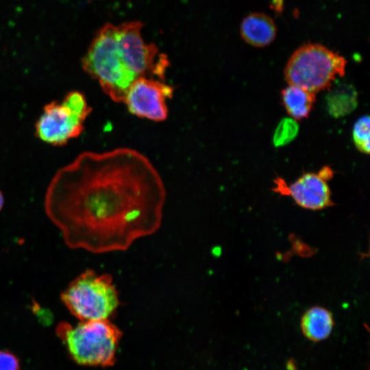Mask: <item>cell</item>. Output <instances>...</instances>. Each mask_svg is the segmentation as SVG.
Returning a JSON list of instances; mask_svg holds the SVG:
<instances>
[{"mask_svg": "<svg viewBox=\"0 0 370 370\" xmlns=\"http://www.w3.org/2000/svg\"><path fill=\"white\" fill-rule=\"evenodd\" d=\"M56 332L77 363L102 367L114 363L121 333L108 320L82 321L74 326L61 323Z\"/></svg>", "mask_w": 370, "mask_h": 370, "instance_id": "3", "label": "cell"}, {"mask_svg": "<svg viewBox=\"0 0 370 370\" xmlns=\"http://www.w3.org/2000/svg\"><path fill=\"white\" fill-rule=\"evenodd\" d=\"M334 325L331 312L320 306L309 308L303 315L301 321V330L308 339L319 341L330 334Z\"/></svg>", "mask_w": 370, "mask_h": 370, "instance_id": "10", "label": "cell"}, {"mask_svg": "<svg viewBox=\"0 0 370 370\" xmlns=\"http://www.w3.org/2000/svg\"><path fill=\"white\" fill-rule=\"evenodd\" d=\"M173 86L155 78L141 77L130 86L124 103L133 115L160 122L168 116L166 101L172 98Z\"/></svg>", "mask_w": 370, "mask_h": 370, "instance_id": "7", "label": "cell"}, {"mask_svg": "<svg viewBox=\"0 0 370 370\" xmlns=\"http://www.w3.org/2000/svg\"><path fill=\"white\" fill-rule=\"evenodd\" d=\"M344 57L319 43L308 42L295 50L284 71L289 85L317 92L329 90L338 77L345 73Z\"/></svg>", "mask_w": 370, "mask_h": 370, "instance_id": "4", "label": "cell"}, {"mask_svg": "<svg viewBox=\"0 0 370 370\" xmlns=\"http://www.w3.org/2000/svg\"><path fill=\"white\" fill-rule=\"evenodd\" d=\"M166 199L150 160L126 147L86 151L59 169L45 197L48 218L73 249H127L160 228Z\"/></svg>", "mask_w": 370, "mask_h": 370, "instance_id": "1", "label": "cell"}, {"mask_svg": "<svg viewBox=\"0 0 370 370\" xmlns=\"http://www.w3.org/2000/svg\"><path fill=\"white\" fill-rule=\"evenodd\" d=\"M299 132L297 121L292 118H285L278 125L273 136V143L275 147L286 145L293 141Z\"/></svg>", "mask_w": 370, "mask_h": 370, "instance_id": "14", "label": "cell"}, {"mask_svg": "<svg viewBox=\"0 0 370 370\" xmlns=\"http://www.w3.org/2000/svg\"><path fill=\"white\" fill-rule=\"evenodd\" d=\"M281 97L287 113L295 121L308 118L316 101L315 94L289 84L282 90Z\"/></svg>", "mask_w": 370, "mask_h": 370, "instance_id": "12", "label": "cell"}, {"mask_svg": "<svg viewBox=\"0 0 370 370\" xmlns=\"http://www.w3.org/2000/svg\"><path fill=\"white\" fill-rule=\"evenodd\" d=\"M328 180L320 171L308 172L288 185L282 179L278 178L275 189L282 195L290 196L303 208L319 210L333 205Z\"/></svg>", "mask_w": 370, "mask_h": 370, "instance_id": "8", "label": "cell"}, {"mask_svg": "<svg viewBox=\"0 0 370 370\" xmlns=\"http://www.w3.org/2000/svg\"><path fill=\"white\" fill-rule=\"evenodd\" d=\"M358 93L352 84L341 83L332 86L325 97L326 109L334 118L350 114L358 104Z\"/></svg>", "mask_w": 370, "mask_h": 370, "instance_id": "11", "label": "cell"}, {"mask_svg": "<svg viewBox=\"0 0 370 370\" xmlns=\"http://www.w3.org/2000/svg\"><path fill=\"white\" fill-rule=\"evenodd\" d=\"M369 116L360 117L354 123L352 130V137L357 149L365 154L370 150V127Z\"/></svg>", "mask_w": 370, "mask_h": 370, "instance_id": "13", "label": "cell"}, {"mask_svg": "<svg viewBox=\"0 0 370 370\" xmlns=\"http://www.w3.org/2000/svg\"><path fill=\"white\" fill-rule=\"evenodd\" d=\"M71 313L82 321L108 320L119 304L112 276L86 270L61 294Z\"/></svg>", "mask_w": 370, "mask_h": 370, "instance_id": "5", "label": "cell"}, {"mask_svg": "<svg viewBox=\"0 0 370 370\" xmlns=\"http://www.w3.org/2000/svg\"><path fill=\"white\" fill-rule=\"evenodd\" d=\"M18 358L8 350H0V370H19Z\"/></svg>", "mask_w": 370, "mask_h": 370, "instance_id": "15", "label": "cell"}, {"mask_svg": "<svg viewBox=\"0 0 370 370\" xmlns=\"http://www.w3.org/2000/svg\"><path fill=\"white\" fill-rule=\"evenodd\" d=\"M3 204H4L3 195L1 193V191L0 190V211L1 210V209H2L3 206Z\"/></svg>", "mask_w": 370, "mask_h": 370, "instance_id": "16", "label": "cell"}, {"mask_svg": "<svg viewBox=\"0 0 370 370\" xmlns=\"http://www.w3.org/2000/svg\"><path fill=\"white\" fill-rule=\"evenodd\" d=\"M240 34L244 41L249 45L264 47L275 40L277 27L269 16L255 12L243 18L241 23Z\"/></svg>", "mask_w": 370, "mask_h": 370, "instance_id": "9", "label": "cell"}, {"mask_svg": "<svg viewBox=\"0 0 370 370\" xmlns=\"http://www.w3.org/2000/svg\"><path fill=\"white\" fill-rule=\"evenodd\" d=\"M90 112L85 95L71 91L61 101H51L44 107L35 124V134L49 145H64L82 133Z\"/></svg>", "mask_w": 370, "mask_h": 370, "instance_id": "6", "label": "cell"}, {"mask_svg": "<svg viewBox=\"0 0 370 370\" xmlns=\"http://www.w3.org/2000/svg\"><path fill=\"white\" fill-rule=\"evenodd\" d=\"M139 21L104 25L82 58L84 71L113 101L123 102L130 86L141 77L164 81L167 56L144 41Z\"/></svg>", "mask_w": 370, "mask_h": 370, "instance_id": "2", "label": "cell"}]
</instances>
